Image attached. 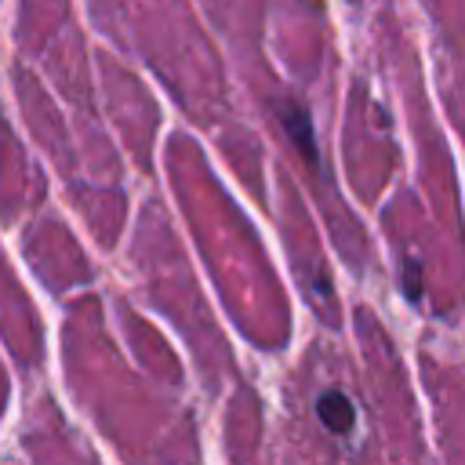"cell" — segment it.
I'll return each instance as SVG.
<instances>
[{
    "label": "cell",
    "instance_id": "cell-2",
    "mask_svg": "<svg viewBox=\"0 0 465 465\" xmlns=\"http://www.w3.org/2000/svg\"><path fill=\"white\" fill-rule=\"evenodd\" d=\"M276 109H280V120H283V127L291 131L294 145H298V149L316 163V138H312V127H309L305 109H298V105H291V102H280Z\"/></svg>",
    "mask_w": 465,
    "mask_h": 465
},
{
    "label": "cell",
    "instance_id": "cell-1",
    "mask_svg": "<svg viewBox=\"0 0 465 465\" xmlns=\"http://www.w3.org/2000/svg\"><path fill=\"white\" fill-rule=\"evenodd\" d=\"M316 414H320V421H323L331 432H338V436L352 432V425H356V407H352V400H349L345 392H338V389L320 392Z\"/></svg>",
    "mask_w": 465,
    "mask_h": 465
},
{
    "label": "cell",
    "instance_id": "cell-3",
    "mask_svg": "<svg viewBox=\"0 0 465 465\" xmlns=\"http://www.w3.org/2000/svg\"><path fill=\"white\" fill-rule=\"evenodd\" d=\"M403 291H407V298H418V291H421L418 262H407V265H403Z\"/></svg>",
    "mask_w": 465,
    "mask_h": 465
}]
</instances>
